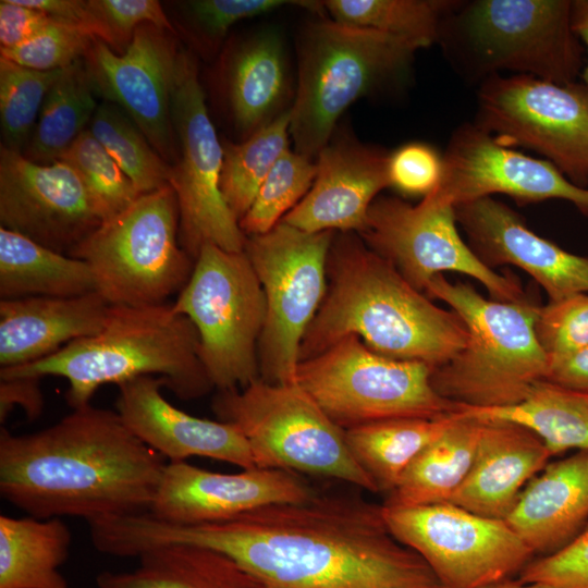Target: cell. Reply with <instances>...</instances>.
Here are the masks:
<instances>
[{
  "instance_id": "cell-1",
  "label": "cell",
  "mask_w": 588,
  "mask_h": 588,
  "mask_svg": "<svg viewBox=\"0 0 588 588\" xmlns=\"http://www.w3.org/2000/svg\"><path fill=\"white\" fill-rule=\"evenodd\" d=\"M117 538L130 558L171 544L218 551L264 588H442L425 561L390 532L382 505L352 495L316 492L206 524L171 523L147 512L121 518Z\"/></svg>"
},
{
  "instance_id": "cell-2",
  "label": "cell",
  "mask_w": 588,
  "mask_h": 588,
  "mask_svg": "<svg viewBox=\"0 0 588 588\" xmlns=\"http://www.w3.org/2000/svg\"><path fill=\"white\" fill-rule=\"evenodd\" d=\"M166 458L117 411L75 408L36 432L0 429V494L36 518L98 519L150 511Z\"/></svg>"
},
{
  "instance_id": "cell-3",
  "label": "cell",
  "mask_w": 588,
  "mask_h": 588,
  "mask_svg": "<svg viewBox=\"0 0 588 588\" xmlns=\"http://www.w3.org/2000/svg\"><path fill=\"white\" fill-rule=\"evenodd\" d=\"M347 335L385 357L436 369L465 346L467 329L458 314L437 306L363 240L342 232L331 244L327 293L303 338L301 362Z\"/></svg>"
},
{
  "instance_id": "cell-4",
  "label": "cell",
  "mask_w": 588,
  "mask_h": 588,
  "mask_svg": "<svg viewBox=\"0 0 588 588\" xmlns=\"http://www.w3.org/2000/svg\"><path fill=\"white\" fill-rule=\"evenodd\" d=\"M53 376L69 382L72 409L90 404L105 384L120 385L138 377H160L183 401L215 389L199 357V338L192 321L172 304L109 305L102 328L71 342L54 354L15 368L0 378Z\"/></svg>"
},
{
  "instance_id": "cell-5",
  "label": "cell",
  "mask_w": 588,
  "mask_h": 588,
  "mask_svg": "<svg viewBox=\"0 0 588 588\" xmlns=\"http://www.w3.org/2000/svg\"><path fill=\"white\" fill-rule=\"evenodd\" d=\"M425 294L446 303L467 329L465 346L432 370L431 383L441 396L467 407H507L546 379L549 358L535 331L538 305L485 298L443 274L430 281Z\"/></svg>"
},
{
  "instance_id": "cell-6",
  "label": "cell",
  "mask_w": 588,
  "mask_h": 588,
  "mask_svg": "<svg viewBox=\"0 0 588 588\" xmlns=\"http://www.w3.org/2000/svg\"><path fill=\"white\" fill-rule=\"evenodd\" d=\"M418 49L408 39L324 16L308 24L297 48V83L290 109L294 150L317 158L350 105L402 72Z\"/></svg>"
},
{
  "instance_id": "cell-7",
  "label": "cell",
  "mask_w": 588,
  "mask_h": 588,
  "mask_svg": "<svg viewBox=\"0 0 588 588\" xmlns=\"http://www.w3.org/2000/svg\"><path fill=\"white\" fill-rule=\"evenodd\" d=\"M212 411L240 430L256 467L334 478L379 492L353 456L345 430L297 382L259 378L242 389L218 391Z\"/></svg>"
},
{
  "instance_id": "cell-8",
  "label": "cell",
  "mask_w": 588,
  "mask_h": 588,
  "mask_svg": "<svg viewBox=\"0 0 588 588\" xmlns=\"http://www.w3.org/2000/svg\"><path fill=\"white\" fill-rule=\"evenodd\" d=\"M69 255L87 262L96 292L109 305L166 304L186 284L195 264L180 244L170 185L139 195Z\"/></svg>"
},
{
  "instance_id": "cell-9",
  "label": "cell",
  "mask_w": 588,
  "mask_h": 588,
  "mask_svg": "<svg viewBox=\"0 0 588 588\" xmlns=\"http://www.w3.org/2000/svg\"><path fill=\"white\" fill-rule=\"evenodd\" d=\"M172 307L196 328L199 357L215 389H242L260 378L266 298L244 252L204 245Z\"/></svg>"
},
{
  "instance_id": "cell-10",
  "label": "cell",
  "mask_w": 588,
  "mask_h": 588,
  "mask_svg": "<svg viewBox=\"0 0 588 588\" xmlns=\"http://www.w3.org/2000/svg\"><path fill=\"white\" fill-rule=\"evenodd\" d=\"M432 368L380 355L355 335L299 362L296 382L343 430L394 418H436L461 404L432 387Z\"/></svg>"
},
{
  "instance_id": "cell-11",
  "label": "cell",
  "mask_w": 588,
  "mask_h": 588,
  "mask_svg": "<svg viewBox=\"0 0 588 588\" xmlns=\"http://www.w3.org/2000/svg\"><path fill=\"white\" fill-rule=\"evenodd\" d=\"M334 232L308 233L283 221L247 236L244 253L266 298L258 342L260 378L294 383L303 338L328 289V257Z\"/></svg>"
},
{
  "instance_id": "cell-12",
  "label": "cell",
  "mask_w": 588,
  "mask_h": 588,
  "mask_svg": "<svg viewBox=\"0 0 588 588\" xmlns=\"http://www.w3.org/2000/svg\"><path fill=\"white\" fill-rule=\"evenodd\" d=\"M568 0H479L455 15L462 47L489 73L514 71L559 85L575 83L583 49Z\"/></svg>"
},
{
  "instance_id": "cell-13",
  "label": "cell",
  "mask_w": 588,
  "mask_h": 588,
  "mask_svg": "<svg viewBox=\"0 0 588 588\" xmlns=\"http://www.w3.org/2000/svg\"><path fill=\"white\" fill-rule=\"evenodd\" d=\"M390 532L416 552L442 588H486L519 573L534 555L504 520L450 502L382 504Z\"/></svg>"
},
{
  "instance_id": "cell-14",
  "label": "cell",
  "mask_w": 588,
  "mask_h": 588,
  "mask_svg": "<svg viewBox=\"0 0 588 588\" xmlns=\"http://www.w3.org/2000/svg\"><path fill=\"white\" fill-rule=\"evenodd\" d=\"M180 154L170 186L179 209V240L195 261L206 244L244 252L247 236L220 188L223 146L208 114L194 58L180 52L171 98Z\"/></svg>"
},
{
  "instance_id": "cell-15",
  "label": "cell",
  "mask_w": 588,
  "mask_h": 588,
  "mask_svg": "<svg viewBox=\"0 0 588 588\" xmlns=\"http://www.w3.org/2000/svg\"><path fill=\"white\" fill-rule=\"evenodd\" d=\"M505 146L535 150L588 188V90L528 75H491L478 93L476 124Z\"/></svg>"
},
{
  "instance_id": "cell-16",
  "label": "cell",
  "mask_w": 588,
  "mask_h": 588,
  "mask_svg": "<svg viewBox=\"0 0 588 588\" xmlns=\"http://www.w3.org/2000/svg\"><path fill=\"white\" fill-rule=\"evenodd\" d=\"M456 223L455 207L430 194L415 206L381 197L372 203L359 235L422 293L436 275L454 271L480 282L492 299L526 301L519 282L482 262L462 240Z\"/></svg>"
},
{
  "instance_id": "cell-17",
  "label": "cell",
  "mask_w": 588,
  "mask_h": 588,
  "mask_svg": "<svg viewBox=\"0 0 588 588\" xmlns=\"http://www.w3.org/2000/svg\"><path fill=\"white\" fill-rule=\"evenodd\" d=\"M0 222L8 230L69 255L103 220L68 163L35 162L1 145Z\"/></svg>"
},
{
  "instance_id": "cell-18",
  "label": "cell",
  "mask_w": 588,
  "mask_h": 588,
  "mask_svg": "<svg viewBox=\"0 0 588 588\" xmlns=\"http://www.w3.org/2000/svg\"><path fill=\"white\" fill-rule=\"evenodd\" d=\"M179 53L163 29L143 24L124 52L95 39L84 62L94 91L121 107L167 162L176 158L171 98Z\"/></svg>"
},
{
  "instance_id": "cell-19",
  "label": "cell",
  "mask_w": 588,
  "mask_h": 588,
  "mask_svg": "<svg viewBox=\"0 0 588 588\" xmlns=\"http://www.w3.org/2000/svg\"><path fill=\"white\" fill-rule=\"evenodd\" d=\"M429 194L454 207L493 194L522 204L563 199L588 217V188L548 160L513 150L477 125L461 126L452 135L440 181Z\"/></svg>"
},
{
  "instance_id": "cell-20",
  "label": "cell",
  "mask_w": 588,
  "mask_h": 588,
  "mask_svg": "<svg viewBox=\"0 0 588 588\" xmlns=\"http://www.w3.org/2000/svg\"><path fill=\"white\" fill-rule=\"evenodd\" d=\"M316 492L290 470L252 467L221 474L169 462L149 512L176 524L216 523L271 504L303 502Z\"/></svg>"
},
{
  "instance_id": "cell-21",
  "label": "cell",
  "mask_w": 588,
  "mask_h": 588,
  "mask_svg": "<svg viewBox=\"0 0 588 588\" xmlns=\"http://www.w3.org/2000/svg\"><path fill=\"white\" fill-rule=\"evenodd\" d=\"M470 248L488 267L513 265L546 291L549 302L588 293V257L537 235L503 203L482 197L455 206Z\"/></svg>"
},
{
  "instance_id": "cell-22",
  "label": "cell",
  "mask_w": 588,
  "mask_h": 588,
  "mask_svg": "<svg viewBox=\"0 0 588 588\" xmlns=\"http://www.w3.org/2000/svg\"><path fill=\"white\" fill-rule=\"evenodd\" d=\"M389 157L353 138L329 142L317 156L309 192L282 221L308 233L360 234L376 196L391 186Z\"/></svg>"
},
{
  "instance_id": "cell-23",
  "label": "cell",
  "mask_w": 588,
  "mask_h": 588,
  "mask_svg": "<svg viewBox=\"0 0 588 588\" xmlns=\"http://www.w3.org/2000/svg\"><path fill=\"white\" fill-rule=\"evenodd\" d=\"M162 387L166 381L152 376L118 385L115 411L140 441L170 463L203 456L242 469L256 467L249 446L235 426L181 411L163 396Z\"/></svg>"
},
{
  "instance_id": "cell-24",
  "label": "cell",
  "mask_w": 588,
  "mask_h": 588,
  "mask_svg": "<svg viewBox=\"0 0 588 588\" xmlns=\"http://www.w3.org/2000/svg\"><path fill=\"white\" fill-rule=\"evenodd\" d=\"M482 420L473 464L449 502L505 520L525 486L553 455L536 433L522 425Z\"/></svg>"
},
{
  "instance_id": "cell-25",
  "label": "cell",
  "mask_w": 588,
  "mask_h": 588,
  "mask_svg": "<svg viewBox=\"0 0 588 588\" xmlns=\"http://www.w3.org/2000/svg\"><path fill=\"white\" fill-rule=\"evenodd\" d=\"M109 304L97 293L0 301V369L41 360L73 341L96 334Z\"/></svg>"
},
{
  "instance_id": "cell-26",
  "label": "cell",
  "mask_w": 588,
  "mask_h": 588,
  "mask_svg": "<svg viewBox=\"0 0 588 588\" xmlns=\"http://www.w3.org/2000/svg\"><path fill=\"white\" fill-rule=\"evenodd\" d=\"M588 519V451L553 462L520 492L505 522L532 553L551 554Z\"/></svg>"
},
{
  "instance_id": "cell-27",
  "label": "cell",
  "mask_w": 588,
  "mask_h": 588,
  "mask_svg": "<svg viewBox=\"0 0 588 588\" xmlns=\"http://www.w3.org/2000/svg\"><path fill=\"white\" fill-rule=\"evenodd\" d=\"M226 86L234 123L248 136L285 112L281 109L290 96L289 68L275 30H261L237 47Z\"/></svg>"
},
{
  "instance_id": "cell-28",
  "label": "cell",
  "mask_w": 588,
  "mask_h": 588,
  "mask_svg": "<svg viewBox=\"0 0 588 588\" xmlns=\"http://www.w3.org/2000/svg\"><path fill=\"white\" fill-rule=\"evenodd\" d=\"M132 571L101 572L98 588H264L234 560L218 551L171 544L142 553Z\"/></svg>"
},
{
  "instance_id": "cell-29",
  "label": "cell",
  "mask_w": 588,
  "mask_h": 588,
  "mask_svg": "<svg viewBox=\"0 0 588 588\" xmlns=\"http://www.w3.org/2000/svg\"><path fill=\"white\" fill-rule=\"evenodd\" d=\"M482 427V419L460 409L458 418L406 467L384 504L417 506L449 502L469 471Z\"/></svg>"
},
{
  "instance_id": "cell-30",
  "label": "cell",
  "mask_w": 588,
  "mask_h": 588,
  "mask_svg": "<svg viewBox=\"0 0 588 588\" xmlns=\"http://www.w3.org/2000/svg\"><path fill=\"white\" fill-rule=\"evenodd\" d=\"M96 292L87 262L0 226V297H72Z\"/></svg>"
},
{
  "instance_id": "cell-31",
  "label": "cell",
  "mask_w": 588,
  "mask_h": 588,
  "mask_svg": "<svg viewBox=\"0 0 588 588\" xmlns=\"http://www.w3.org/2000/svg\"><path fill=\"white\" fill-rule=\"evenodd\" d=\"M72 535L61 518L0 515V588H69Z\"/></svg>"
},
{
  "instance_id": "cell-32",
  "label": "cell",
  "mask_w": 588,
  "mask_h": 588,
  "mask_svg": "<svg viewBox=\"0 0 588 588\" xmlns=\"http://www.w3.org/2000/svg\"><path fill=\"white\" fill-rule=\"evenodd\" d=\"M461 411L476 418L522 425L536 433L552 455L568 450L588 451V392L541 380L518 404L498 408L462 405Z\"/></svg>"
},
{
  "instance_id": "cell-33",
  "label": "cell",
  "mask_w": 588,
  "mask_h": 588,
  "mask_svg": "<svg viewBox=\"0 0 588 588\" xmlns=\"http://www.w3.org/2000/svg\"><path fill=\"white\" fill-rule=\"evenodd\" d=\"M460 409L436 418H394L351 428L345 430L346 443L378 491L391 492L412 461L458 418Z\"/></svg>"
},
{
  "instance_id": "cell-34",
  "label": "cell",
  "mask_w": 588,
  "mask_h": 588,
  "mask_svg": "<svg viewBox=\"0 0 588 588\" xmlns=\"http://www.w3.org/2000/svg\"><path fill=\"white\" fill-rule=\"evenodd\" d=\"M85 63L77 60L62 69L49 88L25 154L28 159L49 163L58 160L87 128L98 106Z\"/></svg>"
},
{
  "instance_id": "cell-35",
  "label": "cell",
  "mask_w": 588,
  "mask_h": 588,
  "mask_svg": "<svg viewBox=\"0 0 588 588\" xmlns=\"http://www.w3.org/2000/svg\"><path fill=\"white\" fill-rule=\"evenodd\" d=\"M290 137L289 109L244 142L222 145L220 188L238 222L250 208L275 162L290 149Z\"/></svg>"
},
{
  "instance_id": "cell-36",
  "label": "cell",
  "mask_w": 588,
  "mask_h": 588,
  "mask_svg": "<svg viewBox=\"0 0 588 588\" xmlns=\"http://www.w3.org/2000/svg\"><path fill=\"white\" fill-rule=\"evenodd\" d=\"M331 20L408 39L425 48L439 39L453 2L433 0H328Z\"/></svg>"
},
{
  "instance_id": "cell-37",
  "label": "cell",
  "mask_w": 588,
  "mask_h": 588,
  "mask_svg": "<svg viewBox=\"0 0 588 588\" xmlns=\"http://www.w3.org/2000/svg\"><path fill=\"white\" fill-rule=\"evenodd\" d=\"M88 130L132 181L139 195L170 184V166L137 125L112 103L98 106Z\"/></svg>"
},
{
  "instance_id": "cell-38",
  "label": "cell",
  "mask_w": 588,
  "mask_h": 588,
  "mask_svg": "<svg viewBox=\"0 0 588 588\" xmlns=\"http://www.w3.org/2000/svg\"><path fill=\"white\" fill-rule=\"evenodd\" d=\"M61 70L38 71L0 57V121L2 146L26 147L44 99Z\"/></svg>"
},
{
  "instance_id": "cell-39",
  "label": "cell",
  "mask_w": 588,
  "mask_h": 588,
  "mask_svg": "<svg viewBox=\"0 0 588 588\" xmlns=\"http://www.w3.org/2000/svg\"><path fill=\"white\" fill-rule=\"evenodd\" d=\"M316 176L313 159L287 149L261 184L250 208L240 220L246 236L271 231L306 196Z\"/></svg>"
},
{
  "instance_id": "cell-40",
  "label": "cell",
  "mask_w": 588,
  "mask_h": 588,
  "mask_svg": "<svg viewBox=\"0 0 588 588\" xmlns=\"http://www.w3.org/2000/svg\"><path fill=\"white\" fill-rule=\"evenodd\" d=\"M58 160L77 173L103 221L127 208L139 196L128 176L88 128Z\"/></svg>"
},
{
  "instance_id": "cell-41",
  "label": "cell",
  "mask_w": 588,
  "mask_h": 588,
  "mask_svg": "<svg viewBox=\"0 0 588 588\" xmlns=\"http://www.w3.org/2000/svg\"><path fill=\"white\" fill-rule=\"evenodd\" d=\"M95 39L76 26L53 20L25 42L1 49V57L33 70H61L85 58Z\"/></svg>"
},
{
  "instance_id": "cell-42",
  "label": "cell",
  "mask_w": 588,
  "mask_h": 588,
  "mask_svg": "<svg viewBox=\"0 0 588 588\" xmlns=\"http://www.w3.org/2000/svg\"><path fill=\"white\" fill-rule=\"evenodd\" d=\"M538 342L548 358L588 345V293L539 306L535 322Z\"/></svg>"
},
{
  "instance_id": "cell-43",
  "label": "cell",
  "mask_w": 588,
  "mask_h": 588,
  "mask_svg": "<svg viewBox=\"0 0 588 588\" xmlns=\"http://www.w3.org/2000/svg\"><path fill=\"white\" fill-rule=\"evenodd\" d=\"M286 5H297L323 16L322 1L286 0H197L186 3L189 19L207 41L221 40L238 21L266 14Z\"/></svg>"
},
{
  "instance_id": "cell-44",
  "label": "cell",
  "mask_w": 588,
  "mask_h": 588,
  "mask_svg": "<svg viewBox=\"0 0 588 588\" xmlns=\"http://www.w3.org/2000/svg\"><path fill=\"white\" fill-rule=\"evenodd\" d=\"M518 579L555 588H588V525L560 550L530 561Z\"/></svg>"
},
{
  "instance_id": "cell-45",
  "label": "cell",
  "mask_w": 588,
  "mask_h": 588,
  "mask_svg": "<svg viewBox=\"0 0 588 588\" xmlns=\"http://www.w3.org/2000/svg\"><path fill=\"white\" fill-rule=\"evenodd\" d=\"M93 8L105 25L110 47L124 52L135 29L143 24H152L161 29L174 32L161 4L157 0H90Z\"/></svg>"
},
{
  "instance_id": "cell-46",
  "label": "cell",
  "mask_w": 588,
  "mask_h": 588,
  "mask_svg": "<svg viewBox=\"0 0 588 588\" xmlns=\"http://www.w3.org/2000/svg\"><path fill=\"white\" fill-rule=\"evenodd\" d=\"M442 159L429 146L413 143L389 157V179L404 194L427 195L439 183Z\"/></svg>"
},
{
  "instance_id": "cell-47",
  "label": "cell",
  "mask_w": 588,
  "mask_h": 588,
  "mask_svg": "<svg viewBox=\"0 0 588 588\" xmlns=\"http://www.w3.org/2000/svg\"><path fill=\"white\" fill-rule=\"evenodd\" d=\"M51 22L53 19L41 10L24 5L19 0H1V49L13 48L25 42Z\"/></svg>"
},
{
  "instance_id": "cell-48",
  "label": "cell",
  "mask_w": 588,
  "mask_h": 588,
  "mask_svg": "<svg viewBox=\"0 0 588 588\" xmlns=\"http://www.w3.org/2000/svg\"><path fill=\"white\" fill-rule=\"evenodd\" d=\"M22 4L44 11L53 20L76 26L110 45L109 34L90 0H19Z\"/></svg>"
},
{
  "instance_id": "cell-49",
  "label": "cell",
  "mask_w": 588,
  "mask_h": 588,
  "mask_svg": "<svg viewBox=\"0 0 588 588\" xmlns=\"http://www.w3.org/2000/svg\"><path fill=\"white\" fill-rule=\"evenodd\" d=\"M38 378H0V420L7 419L14 406L24 409L28 420L38 418L44 396Z\"/></svg>"
},
{
  "instance_id": "cell-50",
  "label": "cell",
  "mask_w": 588,
  "mask_h": 588,
  "mask_svg": "<svg viewBox=\"0 0 588 588\" xmlns=\"http://www.w3.org/2000/svg\"><path fill=\"white\" fill-rule=\"evenodd\" d=\"M544 380L567 389L588 392V345L575 352L549 358Z\"/></svg>"
},
{
  "instance_id": "cell-51",
  "label": "cell",
  "mask_w": 588,
  "mask_h": 588,
  "mask_svg": "<svg viewBox=\"0 0 588 588\" xmlns=\"http://www.w3.org/2000/svg\"><path fill=\"white\" fill-rule=\"evenodd\" d=\"M572 28L577 37H580L588 51V0H575L572 2ZM584 85L588 90V60L583 71Z\"/></svg>"
},
{
  "instance_id": "cell-52",
  "label": "cell",
  "mask_w": 588,
  "mask_h": 588,
  "mask_svg": "<svg viewBox=\"0 0 588 588\" xmlns=\"http://www.w3.org/2000/svg\"><path fill=\"white\" fill-rule=\"evenodd\" d=\"M486 588H555L549 585L539 584V583H525L519 579L510 580L505 579L503 581L497 583Z\"/></svg>"
}]
</instances>
